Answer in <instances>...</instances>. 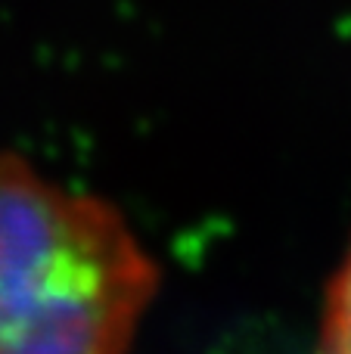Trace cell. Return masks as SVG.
<instances>
[{
  "mask_svg": "<svg viewBox=\"0 0 351 354\" xmlns=\"http://www.w3.org/2000/svg\"><path fill=\"white\" fill-rule=\"evenodd\" d=\"M155 292L112 202L0 153V354H131Z\"/></svg>",
  "mask_w": 351,
  "mask_h": 354,
  "instance_id": "cell-1",
  "label": "cell"
},
{
  "mask_svg": "<svg viewBox=\"0 0 351 354\" xmlns=\"http://www.w3.org/2000/svg\"><path fill=\"white\" fill-rule=\"evenodd\" d=\"M321 354H351V249L342 258L323 301Z\"/></svg>",
  "mask_w": 351,
  "mask_h": 354,
  "instance_id": "cell-2",
  "label": "cell"
}]
</instances>
